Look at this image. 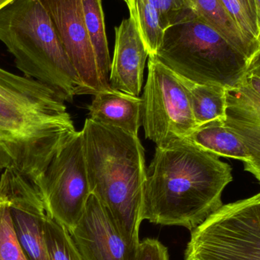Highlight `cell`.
<instances>
[{
    "mask_svg": "<svg viewBox=\"0 0 260 260\" xmlns=\"http://www.w3.org/2000/svg\"><path fill=\"white\" fill-rule=\"evenodd\" d=\"M232 180L229 164L186 139L156 147L147 170L142 220L192 231L223 206V191Z\"/></svg>",
    "mask_w": 260,
    "mask_h": 260,
    "instance_id": "cell-1",
    "label": "cell"
},
{
    "mask_svg": "<svg viewBox=\"0 0 260 260\" xmlns=\"http://www.w3.org/2000/svg\"><path fill=\"white\" fill-rule=\"evenodd\" d=\"M65 102L45 84L0 68V170L41 179L76 132Z\"/></svg>",
    "mask_w": 260,
    "mask_h": 260,
    "instance_id": "cell-2",
    "label": "cell"
},
{
    "mask_svg": "<svg viewBox=\"0 0 260 260\" xmlns=\"http://www.w3.org/2000/svg\"><path fill=\"white\" fill-rule=\"evenodd\" d=\"M82 133L91 193L123 238L138 248L147 180L144 147L138 136L89 118Z\"/></svg>",
    "mask_w": 260,
    "mask_h": 260,
    "instance_id": "cell-3",
    "label": "cell"
},
{
    "mask_svg": "<svg viewBox=\"0 0 260 260\" xmlns=\"http://www.w3.org/2000/svg\"><path fill=\"white\" fill-rule=\"evenodd\" d=\"M0 41L24 76L45 84L64 102L82 94L79 76L39 0H15L0 9Z\"/></svg>",
    "mask_w": 260,
    "mask_h": 260,
    "instance_id": "cell-4",
    "label": "cell"
},
{
    "mask_svg": "<svg viewBox=\"0 0 260 260\" xmlns=\"http://www.w3.org/2000/svg\"><path fill=\"white\" fill-rule=\"evenodd\" d=\"M155 56L188 80L226 88L242 82L250 62L196 12L165 30Z\"/></svg>",
    "mask_w": 260,
    "mask_h": 260,
    "instance_id": "cell-5",
    "label": "cell"
},
{
    "mask_svg": "<svg viewBox=\"0 0 260 260\" xmlns=\"http://www.w3.org/2000/svg\"><path fill=\"white\" fill-rule=\"evenodd\" d=\"M184 260H260V192L223 205L191 231Z\"/></svg>",
    "mask_w": 260,
    "mask_h": 260,
    "instance_id": "cell-6",
    "label": "cell"
},
{
    "mask_svg": "<svg viewBox=\"0 0 260 260\" xmlns=\"http://www.w3.org/2000/svg\"><path fill=\"white\" fill-rule=\"evenodd\" d=\"M142 101L145 138L164 148L184 140L198 128L186 88L155 56H148Z\"/></svg>",
    "mask_w": 260,
    "mask_h": 260,
    "instance_id": "cell-7",
    "label": "cell"
},
{
    "mask_svg": "<svg viewBox=\"0 0 260 260\" xmlns=\"http://www.w3.org/2000/svg\"><path fill=\"white\" fill-rule=\"evenodd\" d=\"M38 184L49 215L71 232L82 218L91 194L82 130L62 145Z\"/></svg>",
    "mask_w": 260,
    "mask_h": 260,
    "instance_id": "cell-8",
    "label": "cell"
},
{
    "mask_svg": "<svg viewBox=\"0 0 260 260\" xmlns=\"http://www.w3.org/2000/svg\"><path fill=\"white\" fill-rule=\"evenodd\" d=\"M0 192L9 205L14 229L27 260H50L44 241L45 202L38 183L14 170L0 174Z\"/></svg>",
    "mask_w": 260,
    "mask_h": 260,
    "instance_id": "cell-9",
    "label": "cell"
},
{
    "mask_svg": "<svg viewBox=\"0 0 260 260\" xmlns=\"http://www.w3.org/2000/svg\"><path fill=\"white\" fill-rule=\"evenodd\" d=\"M50 15L82 85V94L111 88L101 76L84 18L82 0H39Z\"/></svg>",
    "mask_w": 260,
    "mask_h": 260,
    "instance_id": "cell-10",
    "label": "cell"
},
{
    "mask_svg": "<svg viewBox=\"0 0 260 260\" xmlns=\"http://www.w3.org/2000/svg\"><path fill=\"white\" fill-rule=\"evenodd\" d=\"M84 260H136L138 248L123 238L108 211L93 194L70 232Z\"/></svg>",
    "mask_w": 260,
    "mask_h": 260,
    "instance_id": "cell-11",
    "label": "cell"
},
{
    "mask_svg": "<svg viewBox=\"0 0 260 260\" xmlns=\"http://www.w3.org/2000/svg\"><path fill=\"white\" fill-rule=\"evenodd\" d=\"M226 101L224 124L245 145L250 160L244 169L260 182V96L244 79L238 86L227 88Z\"/></svg>",
    "mask_w": 260,
    "mask_h": 260,
    "instance_id": "cell-12",
    "label": "cell"
},
{
    "mask_svg": "<svg viewBox=\"0 0 260 260\" xmlns=\"http://www.w3.org/2000/svg\"><path fill=\"white\" fill-rule=\"evenodd\" d=\"M115 35L110 86L139 97L142 89L145 62L149 56L148 50L132 17L123 20L115 27Z\"/></svg>",
    "mask_w": 260,
    "mask_h": 260,
    "instance_id": "cell-13",
    "label": "cell"
},
{
    "mask_svg": "<svg viewBox=\"0 0 260 260\" xmlns=\"http://www.w3.org/2000/svg\"><path fill=\"white\" fill-rule=\"evenodd\" d=\"M89 119L138 136L142 125V101L136 96L113 89L94 94L88 106Z\"/></svg>",
    "mask_w": 260,
    "mask_h": 260,
    "instance_id": "cell-14",
    "label": "cell"
},
{
    "mask_svg": "<svg viewBox=\"0 0 260 260\" xmlns=\"http://www.w3.org/2000/svg\"><path fill=\"white\" fill-rule=\"evenodd\" d=\"M196 13L251 60L260 45L249 40L235 24L220 0H189Z\"/></svg>",
    "mask_w": 260,
    "mask_h": 260,
    "instance_id": "cell-15",
    "label": "cell"
},
{
    "mask_svg": "<svg viewBox=\"0 0 260 260\" xmlns=\"http://www.w3.org/2000/svg\"><path fill=\"white\" fill-rule=\"evenodd\" d=\"M186 139L219 157H232L244 164L250 160L245 145L225 126L224 120H215L199 126Z\"/></svg>",
    "mask_w": 260,
    "mask_h": 260,
    "instance_id": "cell-16",
    "label": "cell"
},
{
    "mask_svg": "<svg viewBox=\"0 0 260 260\" xmlns=\"http://www.w3.org/2000/svg\"><path fill=\"white\" fill-rule=\"evenodd\" d=\"M177 76L187 91L198 127L215 120H224L227 107V88L221 85L196 83Z\"/></svg>",
    "mask_w": 260,
    "mask_h": 260,
    "instance_id": "cell-17",
    "label": "cell"
},
{
    "mask_svg": "<svg viewBox=\"0 0 260 260\" xmlns=\"http://www.w3.org/2000/svg\"><path fill=\"white\" fill-rule=\"evenodd\" d=\"M85 27L104 82L109 85L111 59L102 0H82Z\"/></svg>",
    "mask_w": 260,
    "mask_h": 260,
    "instance_id": "cell-18",
    "label": "cell"
},
{
    "mask_svg": "<svg viewBox=\"0 0 260 260\" xmlns=\"http://www.w3.org/2000/svg\"><path fill=\"white\" fill-rule=\"evenodd\" d=\"M130 17L137 26L149 56H155L163 41L165 30L157 11L149 0H125Z\"/></svg>",
    "mask_w": 260,
    "mask_h": 260,
    "instance_id": "cell-19",
    "label": "cell"
},
{
    "mask_svg": "<svg viewBox=\"0 0 260 260\" xmlns=\"http://www.w3.org/2000/svg\"><path fill=\"white\" fill-rule=\"evenodd\" d=\"M44 232L49 259L84 260L68 229L52 218L48 212L44 221Z\"/></svg>",
    "mask_w": 260,
    "mask_h": 260,
    "instance_id": "cell-20",
    "label": "cell"
},
{
    "mask_svg": "<svg viewBox=\"0 0 260 260\" xmlns=\"http://www.w3.org/2000/svg\"><path fill=\"white\" fill-rule=\"evenodd\" d=\"M0 260H27L14 229L9 203L0 192Z\"/></svg>",
    "mask_w": 260,
    "mask_h": 260,
    "instance_id": "cell-21",
    "label": "cell"
},
{
    "mask_svg": "<svg viewBox=\"0 0 260 260\" xmlns=\"http://www.w3.org/2000/svg\"><path fill=\"white\" fill-rule=\"evenodd\" d=\"M149 2L157 11L165 30L195 12L189 0H149Z\"/></svg>",
    "mask_w": 260,
    "mask_h": 260,
    "instance_id": "cell-22",
    "label": "cell"
},
{
    "mask_svg": "<svg viewBox=\"0 0 260 260\" xmlns=\"http://www.w3.org/2000/svg\"><path fill=\"white\" fill-rule=\"evenodd\" d=\"M220 1L231 18L241 29L242 33L252 42L260 45V41L253 34V27L248 16L238 0H220Z\"/></svg>",
    "mask_w": 260,
    "mask_h": 260,
    "instance_id": "cell-23",
    "label": "cell"
},
{
    "mask_svg": "<svg viewBox=\"0 0 260 260\" xmlns=\"http://www.w3.org/2000/svg\"><path fill=\"white\" fill-rule=\"evenodd\" d=\"M136 260H169L168 248L158 240L145 238L139 243Z\"/></svg>",
    "mask_w": 260,
    "mask_h": 260,
    "instance_id": "cell-24",
    "label": "cell"
},
{
    "mask_svg": "<svg viewBox=\"0 0 260 260\" xmlns=\"http://www.w3.org/2000/svg\"><path fill=\"white\" fill-rule=\"evenodd\" d=\"M238 2L241 3V6L245 10L249 20L251 23L253 34H254L255 37L259 41L260 22L257 2H256V0H238Z\"/></svg>",
    "mask_w": 260,
    "mask_h": 260,
    "instance_id": "cell-25",
    "label": "cell"
},
{
    "mask_svg": "<svg viewBox=\"0 0 260 260\" xmlns=\"http://www.w3.org/2000/svg\"><path fill=\"white\" fill-rule=\"evenodd\" d=\"M247 75H253L260 78V50L250 60Z\"/></svg>",
    "mask_w": 260,
    "mask_h": 260,
    "instance_id": "cell-26",
    "label": "cell"
},
{
    "mask_svg": "<svg viewBox=\"0 0 260 260\" xmlns=\"http://www.w3.org/2000/svg\"><path fill=\"white\" fill-rule=\"evenodd\" d=\"M245 81L250 88L256 91L260 96V78L253 75H247L245 77Z\"/></svg>",
    "mask_w": 260,
    "mask_h": 260,
    "instance_id": "cell-27",
    "label": "cell"
},
{
    "mask_svg": "<svg viewBox=\"0 0 260 260\" xmlns=\"http://www.w3.org/2000/svg\"><path fill=\"white\" fill-rule=\"evenodd\" d=\"M13 1H15V0H0V9H3L5 6H7Z\"/></svg>",
    "mask_w": 260,
    "mask_h": 260,
    "instance_id": "cell-28",
    "label": "cell"
},
{
    "mask_svg": "<svg viewBox=\"0 0 260 260\" xmlns=\"http://www.w3.org/2000/svg\"><path fill=\"white\" fill-rule=\"evenodd\" d=\"M257 2L258 11H259V22H260V0H256Z\"/></svg>",
    "mask_w": 260,
    "mask_h": 260,
    "instance_id": "cell-29",
    "label": "cell"
},
{
    "mask_svg": "<svg viewBox=\"0 0 260 260\" xmlns=\"http://www.w3.org/2000/svg\"><path fill=\"white\" fill-rule=\"evenodd\" d=\"M259 41H260V38H259Z\"/></svg>",
    "mask_w": 260,
    "mask_h": 260,
    "instance_id": "cell-30",
    "label": "cell"
}]
</instances>
